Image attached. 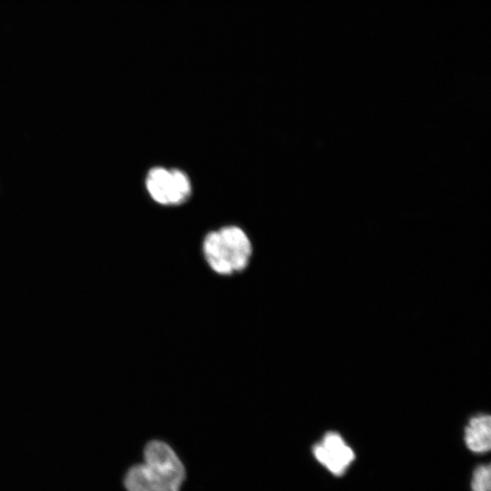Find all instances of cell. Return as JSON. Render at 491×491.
<instances>
[{
  "instance_id": "cell-1",
  "label": "cell",
  "mask_w": 491,
  "mask_h": 491,
  "mask_svg": "<svg viewBox=\"0 0 491 491\" xmlns=\"http://www.w3.org/2000/svg\"><path fill=\"white\" fill-rule=\"evenodd\" d=\"M185 478V466L174 449L154 439L144 448V462L127 471L124 483L127 491H179Z\"/></svg>"
},
{
  "instance_id": "cell-2",
  "label": "cell",
  "mask_w": 491,
  "mask_h": 491,
  "mask_svg": "<svg viewBox=\"0 0 491 491\" xmlns=\"http://www.w3.org/2000/svg\"><path fill=\"white\" fill-rule=\"evenodd\" d=\"M202 252L207 266L215 274L231 276L247 268L253 246L242 228L225 225L205 235Z\"/></svg>"
},
{
  "instance_id": "cell-3",
  "label": "cell",
  "mask_w": 491,
  "mask_h": 491,
  "mask_svg": "<svg viewBox=\"0 0 491 491\" xmlns=\"http://www.w3.org/2000/svg\"><path fill=\"white\" fill-rule=\"evenodd\" d=\"M145 184L150 197L163 205L183 204L192 192L189 177L178 168L152 167L146 174Z\"/></svg>"
},
{
  "instance_id": "cell-4",
  "label": "cell",
  "mask_w": 491,
  "mask_h": 491,
  "mask_svg": "<svg viewBox=\"0 0 491 491\" xmlns=\"http://www.w3.org/2000/svg\"><path fill=\"white\" fill-rule=\"evenodd\" d=\"M316 459L333 475H344L355 459V454L342 436L336 432L326 433L322 441L313 446Z\"/></svg>"
},
{
  "instance_id": "cell-5",
  "label": "cell",
  "mask_w": 491,
  "mask_h": 491,
  "mask_svg": "<svg viewBox=\"0 0 491 491\" xmlns=\"http://www.w3.org/2000/svg\"><path fill=\"white\" fill-rule=\"evenodd\" d=\"M466 446L475 453H485L491 446V418L488 415H479L469 420L465 429Z\"/></svg>"
},
{
  "instance_id": "cell-6",
  "label": "cell",
  "mask_w": 491,
  "mask_h": 491,
  "mask_svg": "<svg viewBox=\"0 0 491 491\" xmlns=\"http://www.w3.org/2000/svg\"><path fill=\"white\" fill-rule=\"evenodd\" d=\"M490 465L478 466L473 473L471 481L472 491H490Z\"/></svg>"
}]
</instances>
